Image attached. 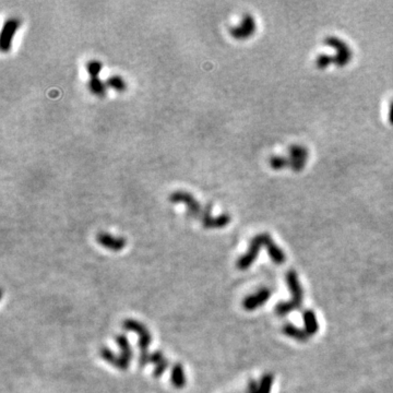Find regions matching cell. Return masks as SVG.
<instances>
[{
  "mask_svg": "<svg viewBox=\"0 0 393 393\" xmlns=\"http://www.w3.org/2000/svg\"><path fill=\"white\" fill-rule=\"evenodd\" d=\"M273 380V376L268 374L261 378L259 383H257L256 381H250L247 389V393H270L271 389H272Z\"/></svg>",
  "mask_w": 393,
  "mask_h": 393,
  "instance_id": "obj_12",
  "label": "cell"
},
{
  "mask_svg": "<svg viewBox=\"0 0 393 393\" xmlns=\"http://www.w3.org/2000/svg\"><path fill=\"white\" fill-rule=\"evenodd\" d=\"M283 332L284 334H286L287 336H290V338H293L297 341H300V342H306V341L309 339L307 332L305 330L298 329V328L291 325V323H287V325L283 327Z\"/></svg>",
  "mask_w": 393,
  "mask_h": 393,
  "instance_id": "obj_17",
  "label": "cell"
},
{
  "mask_svg": "<svg viewBox=\"0 0 393 393\" xmlns=\"http://www.w3.org/2000/svg\"><path fill=\"white\" fill-rule=\"evenodd\" d=\"M308 150L303 146H299V144H295V146H291L288 148V156L291 159L294 160H300V161H306L308 160Z\"/></svg>",
  "mask_w": 393,
  "mask_h": 393,
  "instance_id": "obj_18",
  "label": "cell"
},
{
  "mask_svg": "<svg viewBox=\"0 0 393 393\" xmlns=\"http://www.w3.org/2000/svg\"><path fill=\"white\" fill-rule=\"evenodd\" d=\"M21 21L16 17H10L8 19L2 26L1 34H0V49L3 52H7L11 49L12 39L15 37L16 30L19 29Z\"/></svg>",
  "mask_w": 393,
  "mask_h": 393,
  "instance_id": "obj_5",
  "label": "cell"
},
{
  "mask_svg": "<svg viewBox=\"0 0 393 393\" xmlns=\"http://www.w3.org/2000/svg\"><path fill=\"white\" fill-rule=\"evenodd\" d=\"M325 44L336 50V55L332 56V64L338 66V67H345L351 61L353 50L343 39L331 35V36H327L325 38Z\"/></svg>",
  "mask_w": 393,
  "mask_h": 393,
  "instance_id": "obj_2",
  "label": "cell"
},
{
  "mask_svg": "<svg viewBox=\"0 0 393 393\" xmlns=\"http://www.w3.org/2000/svg\"><path fill=\"white\" fill-rule=\"evenodd\" d=\"M170 381L174 388L176 389H182L186 386V376L183 367L179 362H176L172 367V374H170Z\"/></svg>",
  "mask_w": 393,
  "mask_h": 393,
  "instance_id": "obj_13",
  "label": "cell"
},
{
  "mask_svg": "<svg viewBox=\"0 0 393 393\" xmlns=\"http://www.w3.org/2000/svg\"><path fill=\"white\" fill-rule=\"evenodd\" d=\"M168 365H169L168 360H166V358H164V360H162V361L160 362V364L155 365L154 370H153V376H154L155 378L162 377V376H163V374L166 371V369H167Z\"/></svg>",
  "mask_w": 393,
  "mask_h": 393,
  "instance_id": "obj_23",
  "label": "cell"
},
{
  "mask_svg": "<svg viewBox=\"0 0 393 393\" xmlns=\"http://www.w3.org/2000/svg\"><path fill=\"white\" fill-rule=\"evenodd\" d=\"M96 240L100 246L112 251L122 250L126 246V239L124 237H115L108 233H99L96 236Z\"/></svg>",
  "mask_w": 393,
  "mask_h": 393,
  "instance_id": "obj_10",
  "label": "cell"
},
{
  "mask_svg": "<svg viewBox=\"0 0 393 393\" xmlns=\"http://www.w3.org/2000/svg\"><path fill=\"white\" fill-rule=\"evenodd\" d=\"M261 247H263V244H262V234H259L251 239L248 251L238 259L237 268L239 270L248 269L257 259Z\"/></svg>",
  "mask_w": 393,
  "mask_h": 393,
  "instance_id": "obj_6",
  "label": "cell"
},
{
  "mask_svg": "<svg viewBox=\"0 0 393 393\" xmlns=\"http://www.w3.org/2000/svg\"><path fill=\"white\" fill-rule=\"evenodd\" d=\"M389 121L393 126V100L390 104V107H389Z\"/></svg>",
  "mask_w": 393,
  "mask_h": 393,
  "instance_id": "obj_26",
  "label": "cell"
},
{
  "mask_svg": "<svg viewBox=\"0 0 393 393\" xmlns=\"http://www.w3.org/2000/svg\"><path fill=\"white\" fill-rule=\"evenodd\" d=\"M106 86L117 92H125L127 90V83L120 76H111L106 80Z\"/></svg>",
  "mask_w": 393,
  "mask_h": 393,
  "instance_id": "obj_21",
  "label": "cell"
},
{
  "mask_svg": "<svg viewBox=\"0 0 393 393\" xmlns=\"http://www.w3.org/2000/svg\"><path fill=\"white\" fill-rule=\"evenodd\" d=\"M303 320L305 323V331L307 332V334L309 336L316 334L319 329L316 313L311 310H306L303 314Z\"/></svg>",
  "mask_w": 393,
  "mask_h": 393,
  "instance_id": "obj_14",
  "label": "cell"
},
{
  "mask_svg": "<svg viewBox=\"0 0 393 393\" xmlns=\"http://www.w3.org/2000/svg\"><path fill=\"white\" fill-rule=\"evenodd\" d=\"M99 354L102 356L103 360L105 361H107L108 364H111L112 366L115 367V368L119 369L121 371H125L129 368L130 361L125 360L122 356H118L114 353L112 349H109L108 347H102L99 349Z\"/></svg>",
  "mask_w": 393,
  "mask_h": 393,
  "instance_id": "obj_11",
  "label": "cell"
},
{
  "mask_svg": "<svg viewBox=\"0 0 393 393\" xmlns=\"http://www.w3.org/2000/svg\"><path fill=\"white\" fill-rule=\"evenodd\" d=\"M230 220L229 214L225 213L218 216H212L209 207L207 210H204L202 215H201V222H202L204 229H223L229 224Z\"/></svg>",
  "mask_w": 393,
  "mask_h": 393,
  "instance_id": "obj_7",
  "label": "cell"
},
{
  "mask_svg": "<svg viewBox=\"0 0 393 393\" xmlns=\"http://www.w3.org/2000/svg\"><path fill=\"white\" fill-rule=\"evenodd\" d=\"M316 65L319 69H326L327 67H329L330 65H332V56L325 55V54L318 56V58L316 60Z\"/></svg>",
  "mask_w": 393,
  "mask_h": 393,
  "instance_id": "obj_24",
  "label": "cell"
},
{
  "mask_svg": "<svg viewBox=\"0 0 393 393\" xmlns=\"http://www.w3.org/2000/svg\"><path fill=\"white\" fill-rule=\"evenodd\" d=\"M169 201L172 203L185 204L188 210V214L191 216H199V215H202V213H203V210H202V208H201L198 200H196L194 196L187 191H182V190L174 191L173 194L169 196Z\"/></svg>",
  "mask_w": 393,
  "mask_h": 393,
  "instance_id": "obj_3",
  "label": "cell"
},
{
  "mask_svg": "<svg viewBox=\"0 0 393 393\" xmlns=\"http://www.w3.org/2000/svg\"><path fill=\"white\" fill-rule=\"evenodd\" d=\"M164 355L163 353L161 351H156L154 353H151L150 354V358H148V364H154L157 365L160 364V362L164 360Z\"/></svg>",
  "mask_w": 393,
  "mask_h": 393,
  "instance_id": "obj_25",
  "label": "cell"
},
{
  "mask_svg": "<svg viewBox=\"0 0 393 393\" xmlns=\"http://www.w3.org/2000/svg\"><path fill=\"white\" fill-rule=\"evenodd\" d=\"M271 295V292L269 288H261V290L258 291L256 294L249 295L248 297L244 299L243 301V307L244 309L248 310V311H252L257 308L261 307L262 305H264L266 301L269 300Z\"/></svg>",
  "mask_w": 393,
  "mask_h": 393,
  "instance_id": "obj_8",
  "label": "cell"
},
{
  "mask_svg": "<svg viewBox=\"0 0 393 393\" xmlns=\"http://www.w3.org/2000/svg\"><path fill=\"white\" fill-rule=\"evenodd\" d=\"M270 166L273 169H283V168H290V157L284 155H274L269 161Z\"/></svg>",
  "mask_w": 393,
  "mask_h": 393,
  "instance_id": "obj_20",
  "label": "cell"
},
{
  "mask_svg": "<svg viewBox=\"0 0 393 393\" xmlns=\"http://www.w3.org/2000/svg\"><path fill=\"white\" fill-rule=\"evenodd\" d=\"M86 71L90 74L91 78L98 77V74L102 70V64L99 63L98 60H90L89 63L86 64Z\"/></svg>",
  "mask_w": 393,
  "mask_h": 393,
  "instance_id": "obj_22",
  "label": "cell"
},
{
  "mask_svg": "<svg viewBox=\"0 0 393 393\" xmlns=\"http://www.w3.org/2000/svg\"><path fill=\"white\" fill-rule=\"evenodd\" d=\"M89 90L98 96H104L106 94V83H104L98 77L91 78L89 81Z\"/></svg>",
  "mask_w": 393,
  "mask_h": 393,
  "instance_id": "obj_19",
  "label": "cell"
},
{
  "mask_svg": "<svg viewBox=\"0 0 393 393\" xmlns=\"http://www.w3.org/2000/svg\"><path fill=\"white\" fill-rule=\"evenodd\" d=\"M286 282L288 287H290L292 299L290 301H286V303L278 304L275 311L278 316H285L286 313L293 311V310L298 309L301 306V303H303V290H301L298 277H297L295 271H290L287 273Z\"/></svg>",
  "mask_w": 393,
  "mask_h": 393,
  "instance_id": "obj_1",
  "label": "cell"
},
{
  "mask_svg": "<svg viewBox=\"0 0 393 393\" xmlns=\"http://www.w3.org/2000/svg\"><path fill=\"white\" fill-rule=\"evenodd\" d=\"M262 244H263V247L266 249V251H268L270 258L272 259L274 263L283 264L285 262V253L274 243V240L269 234H262Z\"/></svg>",
  "mask_w": 393,
  "mask_h": 393,
  "instance_id": "obj_9",
  "label": "cell"
},
{
  "mask_svg": "<svg viewBox=\"0 0 393 393\" xmlns=\"http://www.w3.org/2000/svg\"><path fill=\"white\" fill-rule=\"evenodd\" d=\"M257 30V23L255 17L249 13L244 15L243 20L240 22V24L237 26H233V28L229 29V33L231 35V37H234L236 39H247L251 36V35L255 34Z\"/></svg>",
  "mask_w": 393,
  "mask_h": 393,
  "instance_id": "obj_4",
  "label": "cell"
},
{
  "mask_svg": "<svg viewBox=\"0 0 393 393\" xmlns=\"http://www.w3.org/2000/svg\"><path fill=\"white\" fill-rule=\"evenodd\" d=\"M122 327H124L127 331L134 332V333L139 336V339L151 334L150 331L146 328V326L137 320H133V319H127V320H125L124 323H122Z\"/></svg>",
  "mask_w": 393,
  "mask_h": 393,
  "instance_id": "obj_15",
  "label": "cell"
},
{
  "mask_svg": "<svg viewBox=\"0 0 393 393\" xmlns=\"http://www.w3.org/2000/svg\"><path fill=\"white\" fill-rule=\"evenodd\" d=\"M115 340H116L117 345L120 348V356L124 357L125 360H127L128 361L132 360L133 352H132V347H131V345L128 341V338H127V336L124 334H120V335H117Z\"/></svg>",
  "mask_w": 393,
  "mask_h": 393,
  "instance_id": "obj_16",
  "label": "cell"
}]
</instances>
